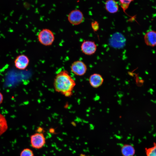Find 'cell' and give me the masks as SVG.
Here are the masks:
<instances>
[{
	"label": "cell",
	"instance_id": "obj_13",
	"mask_svg": "<svg viewBox=\"0 0 156 156\" xmlns=\"http://www.w3.org/2000/svg\"><path fill=\"white\" fill-rule=\"evenodd\" d=\"M145 150L146 156H156V143L154 142L153 146L146 148Z\"/></svg>",
	"mask_w": 156,
	"mask_h": 156
},
{
	"label": "cell",
	"instance_id": "obj_1",
	"mask_svg": "<svg viewBox=\"0 0 156 156\" xmlns=\"http://www.w3.org/2000/svg\"><path fill=\"white\" fill-rule=\"evenodd\" d=\"M75 85V80L66 70L57 73L54 79L53 86L55 91L67 97L72 96Z\"/></svg>",
	"mask_w": 156,
	"mask_h": 156
},
{
	"label": "cell",
	"instance_id": "obj_8",
	"mask_svg": "<svg viewBox=\"0 0 156 156\" xmlns=\"http://www.w3.org/2000/svg\"><path fill=\"white\" fill-rule=\"evenodd\" d=\"M144 40L147 46L153 47L156 46V31L152 30L147 32L144 36Z\"/></svg>",
	"mask_w": 156,
	"mask_h": 156
},
{
	"label": "cell",
	"instance_id": "obj_9",
	"mask_svg": "<svg viewBox=\"0 0 156 156\" xmlns=\"http://www.w3.org/2000/svg\"><path fill=\"white\" fill-rule=\"evenodd\" d=\"M103 81L104 79L102 76L98 73L92 74L89 78V82L90 85L95 88L100 86L102 84Z\"/></svg>",
	"mask_w": 156,
	"mask_h": 156
},
{
	"label": "cell",
	"instance_id": "obj_10",
	"mask_svg": "<svg viewBox=\"0 0 156 156\" xmlns=\"http://www.w3.org/2000/svg\"><path fill=\"white\" fill-rule=\"evenodd\" d=\"M105 6L107 11L110 13H116L118 10V5L115 0H107L105 3Z\"/></svg>",
	"mask_w": 156,
	"mask_h": 156
},
{
	"label": "cell",
	"instance_id": "obj_2",
	"mask_svg": "<svg viewBox=\"0 0 156 156\" xmlns=\"http://www.w3.org/2000/svg\"><path fill=\"white\" fill-rule=\"evenodd\" d=\"M38 38L40 43L45 46L51 45L55 40L53 33L48 29H43L41 30L38 34Z\"/></svg>",
	"mask_w": 156,
	"mask_h": 156
},
{
	"label": "cell",
	"instance_id": "obj_3",
	"mask_svg": "<svg viewBox=\"0 0 156 156\" xmlns=\"http://www.w3.org/2000/svg\"><path fill=\"white\" fill-rule=\"evenodd\" d=\"M46 139L44 134L41 132H36L30 137V143L34 148L39 149L42 148L45 145Z\"/></svg>",
	"mask_w": 156,
	"mask_h": 156
},
{
	"label": "cell",
	"instance_id": "obj_18",
	"mask_svg": "<svg viewBox=\"0 0 156 156\" xmlns=\"http://www.w3.org/2000/svg\"><path fill=\"white\" fill-rule=\"evenodd\" d=\"M81 156H90L86 155L84 154H81Z\"/></svg>",
	"mask_w": 156,
	"mask_h": 156
},
{
	"label": "cell",
	"instance_id": "obj_12",
	"mask_svg": "<svg viewBox=\"0 0 156 156\" xmlns=\"http://www.w3.org/2000/svg\"><path fill=\"white\" fill-rule=\"evenodd\" d=\"M8 125L5 117L0 113V136L7 130Z\"/></svg>",
	"mask_w": 156,
	"mask_h": 156
},
{
	"label": "cell",
	"instance_id": "obj_17",
	"mask_svg": "<svg viewBox=\"0 0 156 156\" xmlns=\"http://www.w3.org/2000/svg\"><path fill=\"white\" fill-rule=\"evenodd\" d=\"M3 97L2 94L0 92V105L1 104L3 100Z\"/></svg>",
	"mask_w": 156,
	"mask_h": 156
},
{
	"label": "cell",
	"instance_id": "obj_5",
	"mask_svg": "<svg viewBox=\"0 0 156 156\" xmlns=\"http://www.w3.org/2000/svg\"><path fill=\"white\" fill-rule=\"evenodd\" d=\"M68 19L69 22L72 25H77L83 21L84 16L83 13L80 10H75L69 13Z\"/></svg>",
	"mask_w": 156,
	"mask_h": 156
},
{
	"label": "cell",
	"instance_id": "obj_15",
	"mask_svg": "<svg viewBox=\"0 0 156 156\" xmlns=\"http://www.w3.org/2000/svg\"><path fill=\"white\" fill-rule=\"evenodd\" d=\"M34 153L32 150L29 148L23 149L20 155V156H34Z\"/></svg>",
	"mask_w": 156,
	"mask_h": 156
},
{
	"label": "cell",
	"instance_id": "obj_6",
	"mask_svg": "<svg viewBox=\"0 0 156 156\" xmlns=\"http://www.w3.org/2000/svg\"><path fill=\"white\" fill-rule=\"evenodd\" d=\"M81 48L84 54L87 55H91L94 54L96 51L97 45L93 41L84 40L82 43Z\"/></svg>",
	"mask_w": 156,
	"mask_h": 156
},
{
	"label": "cell",
	"instance_id": "obj_11",
	"mask_svg": "<svg viewBox=\"0 0 156 156\" xmlns=\"http://www.w3.org/2000/svg\"><path fill=\"white\" fill-rule=\"evenodd\" d=\"M121 153L123 156H133L135 153L134 147L130 144H125L121 148Z\"/></svg>",
	"mask_w": 156,
	"mask_h": 156
},
{
	"label": "cell",
	"instance_id": "obj_4",
	"mask_svg": "<svg viewBox=\"0 0 156 156\" xmlns=\"http://www.w3.org/2000/svg\"><path fill=\"white\" fill-rule=\"evenodd\" d=\"M70 69L71 71L75 75L81 76L86 73L87 68L84 62L81 61L77 60L72 63Z\"/></svg>",
	"mask_w": 156,
	"mask_h": 156
},
{
	"label": "cell",
	"instance_id": "obj_7",
	"mask_svg": "<svg viewBox=\"0 0 156 156\" xmlns=\"http://www.w3.org/2000/svg\"><path fill=\"white\" fill-rule=\"evenodd\" d=\"M29 60L28 57L24 54H21L16 57L14 61L16 68L20 70L25 69L28 66Z\"/></svg>",
	"mask_w": 156,
	"mask_h": 156
},
{
	"label": "cell",
	"instance_id": "obj_14",
	"mask_svg": "<svg viewBox=\"0 0 156 156\" xmlns=\"http://www.w3.org/2000/svg\"><path fill=\"white\" fill-rule=\"evenodd\" d=\"M133 0H119L120 6L125 13V11L128 8L130 3Z\"/></svg>",
	"mask_w": 156,
	"mask_h": 156
},
{
	"label": "cell",
	"instance_id": "obj_16",
	"mask_svg": "<svg viewBox=\"0 0 156 156\" xmlns=\"http://www.w3.org/2000/svg\"><path fill=\"white\" fill-rule=\"evenodd\" d=\"M91 27L94 31H96L99 29V24L96 21L92 22L91 23Z\"/></svg>",
	"mask_w": 156,
	"mask_h": 156
}]
</instances>
